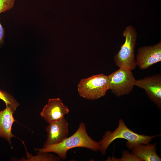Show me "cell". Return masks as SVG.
Masks as SVG:
<instances>
[{"instance_id":"6da1fadb","label":"cell","mask_w":161,"mask_h":161,"mask_svg":"<svg viewBox=\"0 0 161 161\" xmlns=\"http://www.w3.org/2000/svg\"><path fill=\"white\" fill-rule=\"evenodd\" d=\"M84 147L92 151H100L98 142L92 140L87 134L85 124L81 122L76 131L69 137H67L61 143L42 148H34L37 153L53 152L56 154L61 159L66 158V153L69 149L76 147Z\"/></svg>"},{"instance_id":"7a4b0ae2","label":"cell","mask_w":161,"mask_h":161,"mask_svg":"<svg viewBox=\"0 0 161 161\" xmlns=\"http://www.w3.org/2000/svg\"><path fill=\"white\" fill-rule=\"evenodd\" d=\"M157 136H146L136 133L128 128L121 119L119 121L117 128L113 132L106 131L102 140L98 142L100 147V151L102 154H105L109 145L117 139H123L131 143L148 145L153 138Z\"/></svg>"},{"instance_id":"3957f363","label":"cell","mask_w":161,"mask_h":161,"mask_svg":"<svg viewBox=\"0 0 161 161\" xmlns=\"http://www.w3.org/2000/svg\"><path fill=\"white\" fill-rule=\"evenodd\" d=\"M123 35L125 38V41L114 57V61L119 68H126L133 70L137 66L134 53L137 32L135 28L130 25L126 28Z\"/></svg>"},{"instance_id":"277c9868","label":"cell","mask_w":161,"mask_h":161,"mask_svg":"<svg viewBox=\"0 0 161 161\" xmlns=\"http://www.w3.org/2000/svg\"><path fill=\"white\" fill-rule=\"evenodd\" d=\"M109 89L108 76L102 74L82 79L78 85L80 95L89 100H95L105 96Z\"/></svg>"},{"instance_id":"5b68a950","label":"cell","mask_w":161,"mask_h":161,"mask_svg":"<svg viewBox=\"0 0 161 161\" xmlns=\"http://www.w3.org/2000/svg\"><path fill=\"white\" fill-rule=\"evenodd\" d=\"M108 77L109 89L118 97L129 94L135 86L136 80L129 68H119Z\"/></svg>"},{"instance_id":"8992f818","label":"cell","mask_w":161,"mask_h":161,"mask_svg":"<svg viewBox=\"0 0 161 161\" xmlns=\"http://www.w3.org/2000/svg\"><path fill=\"white\" fill-rule=\"evenodd\" d=\"M134 85L144 89L148 97L160 109L161 75L157 74L135 80Z\"/></svg>"},{"instance_id":"52a82bcc","label":"cell","mask_w":161,"mask_h":161,"mask_svg":"<svg viewBox=\"0 0 161 161\" xmlns=\"http://www.w3.org/2000/svg\"><path fill=\"white\" fill-rule=\"evenodd\" d=\"M161 61V41L153 45L142 47L138 49L136 62L140 69H146Z\"/></svg>"},{"instance_id":"ba28073f","label":"cell","mask_w":161,"mask_h":161,"mask_svg":"<svg viewBox=\"0 0 161 161\" xmlns=\"http://www.w3.org/2000/svg\"><path fill=\"white\" fill-rule=\"evenodd\" d=\"M46 130L47 138L43 147L59 143L67 137L68 124L64 117L60 120L49 123Z\"/></svg>"},{"instance_id":"9c48e42d","label":"cell","mask_w":161,"mask_h":161,"mask_svg":"<svg viewBox=\"0 0 161 161\" xmlns=\"http://www.w3.org/2000/svg\"><path fill=\"white\" fill-rule=\"evenodd\" d=\"M69 112L68 107L63 104L60 98H50L44 107L40 115L50 123L61 119Z\"/></svg>"},{"instance_id":"30bf717a","label":"cell","mask_w":161,"mask_h":161,"mask_svg":"<svg viewBox=\"0 0 161 161\" xmlns=\"http://www.w3.org/2000/svg\"><path fill=\"white\" fill-rule=\"evenodd\" d=\"M126 145L131 150L132 154L143 161H160L161 159L156 152L155 143L145 145L127 141Z\"/></svg>"},{"instance_id":"8fae6325","label":"cell","mask_w":161,"mask_h":161,"mask_svg":"<svg viewBox=\"0 0 161 161\" xmlns=\"http://www.w3.org/2000/svg\"><path fill=\"white\" fill-rule=\"evenodd\" d=\"M14 113L9 106L0 111V137L5 139L10 145L11 138L17 137L12 132L13 125L16 122L13 116Z\"/></svg>"},{"instance_id":"7c38bea8","label":"cell","mask_w":161,"mask_h":161,"mask_svg":"<svg viewBox=\"0 0 161 161\" xmlns=\"http://www.w3.org/2000/svg\"><path fill=\"white\" fill-rule=\"evenodd\" d=\"M48 153H38V154L32 155L28 153L27 154V158H21L19 159H13L17 160L20 161H60L61 159L54 155L49 154Z\"/></svg>"},{"instance_id":"4fadbf2b","label":"cell","mask_w":161,"mask_h":161,"mask_svg":"<svg viewBox=\"0 0 161 161\" xmlns=\"http://www.w3.org/2000/svg\"><path fill=\"white\" fill-rule=\"evenodd\" d=\"M0 99L4 101L6 106L10 107L14 112L19 105V103L12 95L0 89Z\"/></svg>"},{"instance_id":"5bb4252c","label":"cell","mask_w":161,"mask_h":161,"mask_svg":"<svg viewBox=\"0 0 161 161\" xmlns=\"http://www.w3.org/2000/svg\"><path fill=\"white\" fill-rule=\"evenodd\" d=\"M108 160L109 161H143L141 159L126 151H123L122 158L117 159L114 157L109 158Z\"/></svg>"},{"instance_id":"9a60e30c","label":"cell","mask_w":161,"mask_h":161,"mask_svg":"<svg viewBox=\"0 0 161 161\" xmlns=\"http://www.w3.org/2000/svg\"><path fill=\"white\" fill-rule=\"evenodd\" d=\"M15 1V0H0V13L12 8Z\"/></svg>"},{"instance_id":"2e32d148","label":"cell","mask_w":161,"mask_h":161,"mask_svg":"<svg viewBox=\"0 0 161 161\" xmlns=\"http://www.w3.org/2000/svg\"><path fill=\"white\" fill-rule=\"evenodd\" d=\"M4 36L5 30L0 22V48L2 47L4 44Z\"/></svg>"}]
</instances>
